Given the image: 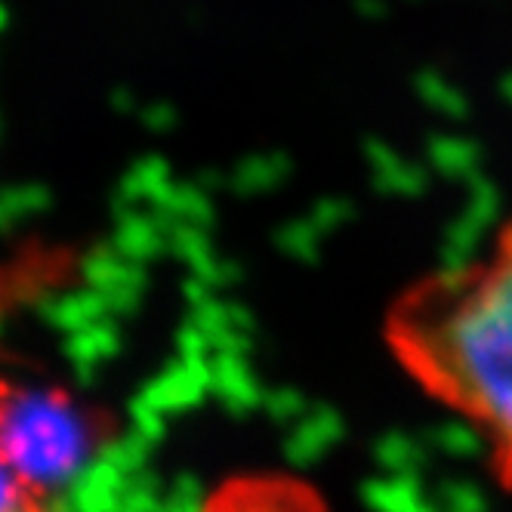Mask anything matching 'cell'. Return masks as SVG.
Wrapping results in <instances>:
<instances>
[{
  "instance_id": "6da1fadb",
  "label": "cell",
  "mask_w": 512,
  "mask_h": 512,
  "mask_svg": "<svg viewBox=\"0 0 512 512\" xmlns=\"http://www.w3.org/2000/svg\"><path fill=\"white\" fill-rule=\"evenodd\" d=\"M392 361L482 442L512 491V216L472 260L408 284L383 315Z\"/></svg>"
},
{
  "instance_id": "7a4b0ae2",
  "label": "cell",
  "mask_w": 512,
  "mask_h": 512,
  "mask_svg": "<svg viewBox=\"0 0 512 512\" xmlns=\"http://www.w3.org/2000/svg\"><path fill=\"white\" fill-rule=\"evenodd\" d=\"M115 420L62 386L0 377V457L47 506L108 448Z\"/></svg>"
},
{
  "instance_id": "3957f363",
  "label": "cell",
  "mask_w": 512,
  "mask_h": 512,
  "mask_svg": "<svg viewBox=\"0 0 512 512\" xmlns=\"http://www.w3.org/2000/svg\"><path fill=\"white\" fill-rule=\"evenodd\" d=\"M81 256L71 244L28 238L0 253V337L7 327L34 306L53 300L62 287L78 278ZM4 358V343H0Z\"/></svg>"
},
{
  "instance_id": "277c9868",
  "label": "cell",
  "mask_w": 512,
  "mask_h": 512,
  "mask_svg": "<svg viewBox=\"0 0 512 512\" xmlns=\"http://www.w3.org/2000/svg\"><path fill=\"white\" fill-rule=\"evenodd\" d=\"M198 512H331L324 494L290 472L256 469L219 482Z\"/></svg>"
},
{
  "instance_id": "5b68a950",
  "label": "cell",
  "mask_w": 512,
  "mask_h": 512,
  "mask_svg": "<svg viewBox=\"0 0 512 512\" xmlns=\"http://www.w3.org/2000/svg\"><path fill=\"white\" fill-rule=\"evenodd\" d=\"M0 512H59V509H53L44 500L34 497L16 479V472L7 466V460L0 457Z\"/></svg>"
}]
</instances>
